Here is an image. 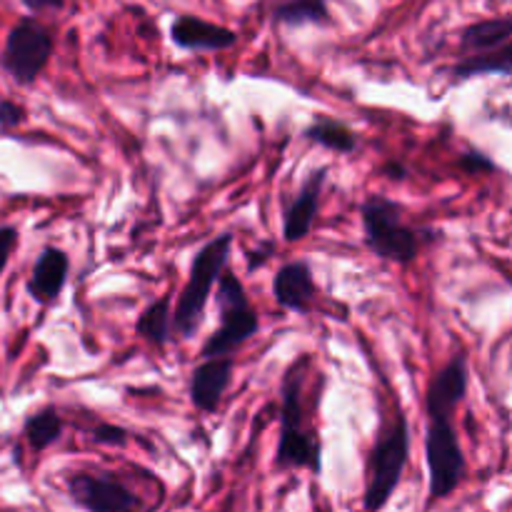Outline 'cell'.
Here are the masks:
<instances>
[{"label":"cell","mask_w":512,"mask_h":512,"mask_svg":"<svg viewBox=\"0 0 512 512\" xmlns=\"http://www.w3.org/2000/svg\"><path fill=\"white\" fill-rule=\"evenodd\" d=\"M23 435L33 450H45L63 435V418L55 408L35 410L33 415L25 418Z\"/></svg>","instance_id":"20"},{"label":"cell","mask_w":512,"mask_h":512,"mask_svg":"<svg viewBox=\"0 0 512 512\" xmlns=\"http://www.w3.org/2000/svg\"><path fill=\"white\" fill-rule=\"evenodd\" d=\"M53 55V35L35 18L18 20L3 48V68L15 83L33 85Z\"/></svg>","instance_id":"7"},{"label":"cell","mask_w":512,"mask_h":512,"mask_svg":"<svg viewBox=\"0 0 512 512\" xmlns=\"http://www.w3.org/2000/svg\"><path fill=\"white\" fill-rule=\"evenodd\" d=\"M15 245H18V230L10 228V225L0 228V273H3L5 265H8V260H10V255H13Z\"/></svg>","instance_id":"24"},{"label":"cell","mask_w":512,"mask_h":512,"mask_svg":"<svg viewBox=\"0 0 512 512\" xmlns=\"http://www.w3.org/2000/svg\"><path fill=\"white\" fill-rule=\"evenodd\" d=\"M230 383H233V360H203L190 375V403L200 413H213L228 393Z\"/></svg>","instance_id":"12"},{"label":"cell","mask_w":512,"mask_h":512,"mask_svg":"<svg viewBox=\"0 0 512 512\" xmlns=\"http://www.w3.org/2000/svg\"><path fill=\"white\" fill-rule=\"evenodd\" d=\"M93 443L98 445H113V448H123V445H128V430L120 428V425H113V423H98L93 428Z\"/></svg>","instance_id":"22"},{"label":"cell","mask_w":512,"mask_h":512,"mask_svg":"<svg viewBox=\"0 0 512 512\" xmlns=\"http://www.w3.org/2000/svg\"><path fill=\"white\" fill-rule=\"evenodd\" d=\"M270 20L275 25H328L330 10L328 0H273Z\"/></svg>","instance_id":"16"},{"label":"cell","mask_w":512,"mask_h":512,"mask_svg":"<svg viewBox=\"0 0 512 512\" xmlns=\"http://www.w3.org/2000/svg\"><path fill=\"white\" fill-rule=\"evenodd\" d=\"M310 365L308 355L295 360L283 378V405H280V440L278 453H275V465L278 468H305L313 470L315 475L323 470V445L315 425L308 423L310 410L318 408L313 403L305 405V368Z\"/></svg>","instance_id":"1"},{"label":"cell","mask_w":512,"mask_h":512,"mask_svg":"<svg viewBox=\"0 0 512 512\" xmlns=\"http://www.w3.org/2000/svg\"><path fill=\"white\" fill-rule=\"evenodd\" d=\"M170 40L178 48L193 50V53H215V50L233 48L238 43V35L195 15H180L170 25Z\"/></svg>","instance_id":"10"},{"label":"cell","mask_w":512,"mask_h":512,"mask_svg":"<svg viewBox=\"0 0 512 512\" xmlns=\"http://www.w3.org/2000/svg\"><path fill=\"white\" fill-rule=\"evenodd\" d=\"M425 460L430 473L428 505H433L453 495L465 478V455L453 420H428Z\"/></svg>","instance_id":"6"},{"label":"cell","mask_w":512,"mask_h":512,"mask_svg":"<svg viewBox=\"0 0 512 512\" xmlns=\"http://www.w3.org/2000/svg\"><path fill=\"white\" fill-rule=\"evenodd\" d=\"M318 295V285L313 280V270L305 260L285 263L273 278V298L280 308L293 313H308Z\"/></svg>","instance_id":"13"},{"label":"cell","mask_w":512,"mask_h":512,"mask_svg":"<svg viewBox=\"0 0 512 512\" xmlns=\"http://www.w3.org/2000/svg\"><path fill=\"white\" fill-rule=\"evenodd\" d=\"M410 458V428L403 413L380 433L368 455V475H365V512H380L398 490L400 478Z\"/></svg>","instance_id":"3"},{"label":"cell","mask_w":512,"mask_h":512,"mask_svg":"<svg viewBox=\"0 0 512 512\" xmlns=\"http://www.w3.org/2000/svg\"><path fill=\"white\" fill-rule=\"evenodd\" d=\"M325 175H328V168H320L305 180V185L300 188V193L285 205L283 213V238L288 243H298L305 235L313 230L315 218L320 213V195H323Z\"/></svg>","instance_id":"11"},{"label":"cell","mask_w":512,"mask_h":512,"mask_svg":"<svg viewBox=\"0 0 512 512\" xmlns=\"http://www.w3.org/2000/svg\"><path fill=\"white\" fill-rule=\"evenodd\" d=\"M385 173H388L390 178H395V180L408 178V170H405V165H400V163H388V165H385Z\"/></svg>","instance_id":"27"},{"label":"cell","mask_w":512,"mask_h":512,"mask_svg":"<svg viewBox=\"0 0 512 512\" xmlns=\"http://www.w3.org/2000/svg\"><path fill=\"white\" fill-rule=\"evenodd\" d=\"M230 250H233V233H223L195 253L190 278L173 313V333L178 338H193L203 325L210 293H213V285L218 283L220 273L228 268Z\"/></svg>","instance_id":"2"},{"label":"cell","mask_w":512,"mask_h":512,"mask_svg":"<svg viewBox=\"0 0 512 512\" xmlns=\"http://www.w3.org/2000/svg\"><path fill=\"white\" fill-rule=\"evenodd\" d=\"M305 138H308L310 143L333 150V153H353V150L358 148V135H355L345 123H340V120L335 118H325V115H318V118L308 125Z\"/></svg>","instance_id":"17"},{"label":"cell","mask_w":512,"mask_h":512,"mask_svg":"<svg viewBox=\"0 0 512 512\" xmlns=\"http://www.w3.org/2000/svg\"><path fill=\"white\" fill-rule=\"evenodd\" d=\"M25 120L23 105L13 103V100H0V128H18Z\"/></svg>","instance_id":"23"},{"label":"cell","mask_w":512,"mask_h":512,"mask_svg":"<svg viewBox=\"0 0 512 512\" xmlns=\"http://www.w3.org/2000/svg\"><path fill=\"white\" fill-rule=\"evenodd\" d=\"M460 170H465L468 175H485V173H495L498 165H495L493 158H488L485 153L480 150H465L458 160Z\"/></svg>","instance_id":"21"},{"label":"cell","mask_w":512,"mask_h":512,"mask_svg":"<svg viewBox=\"0 0 512 512\" xmlns=\"http://www.w3.org/2000/svg\"><path fill=\"white\" fill-rule=\"evenodd\" d=\"M510 75L512 73V45L493 50V53L465 55L453 68V75L458 80L478 78V75Z\"/></svg>","instance_id":"19"},{"label":"cell","mask_w":512,"mask_h":512,"mask_svg":"<svg viewBox=\"0 0 512 512\" xmlns=\"http://www.w3.org/2000/svg\"><path fill=\"white\" fill-rule=\"evenodd\" d=\"M68 493L85 512H138L140 503L118 478L98 473H75L68 478Z\"/></svg>","instance_id":"8"},{"label":"cell","mask_w":512,"mask_h":512,"mask_svg":"<svg viewBox=\"0 0 512 512\" xmlns=\"http://www.w3.org/2000/svg\"><path fill=\"white\" fill-rule=\"evenodd\" d=\"M135 333L145 338L148 343L163 348L173 335V315H170V295H163L160 300L150 303L148 308L140 313L138 323H135Z\"/></svg>","instance_id":"18"},{"label":"cell","mask_w":512,"mask_h":512,"mask_svg":"<svg viewBox=\"0 0 512 512\" xmlns=\"http://www.w3.org/2000/svg\"><path fill=\"white\" fill-rule=\"evenodd\" d=\"M512 38V20L510 18H493L480 20V23L468 25L460 38V48L465 55L493 53V50L510 45Z\"/></svg>","instance_id":"15"},{"label":"cell","mask_w":512,"mask_h":512,"mask_svg":"<svg viewBox=\"0 0 512 512\" xmlns=\"http://www.w3.org/2000/svg\"><path fill=\"white\" fill-rule=\"evenodd\" d=\"M468 378V363L463 355L450 358V363L430 380L428 398H425L428 420H453L455 408L468 395Z\"/></svg>","instance_id":"9"},{"label":"cell","mask_w":512,"mask_h":512,"mask_svg":"<svg viewBox=\"0 0 512 512\" xmlns=\"http://www.w3.org/2000/svg\"><path fill=\"white\" fill-rule=\"evenodd\" d=\"M30 13H50V10H63L65 0H20Z\"/></svg>","instance_id":"26"},{"label":"cell","mask_w":512,"mask_h":512,"mask_svg":"<svg viewBox=\"0 0 512 512\" xmlns=\"http://www.w3.org/2000/svg\"><path fill=\"white\" fill-rule=\"evenodd\" d=\"M215 285H218L220 328L205 340L203 350H200V358L205 360L228 358L260 330V318L250 305L238 275L225 268Z\"/></svg>","instance_id":"4"},{"label":"cell","mask_w":512,"mask_h":512,"mask_svg":"<svg viewBox=\"0 0 512 512\" xmlns=\"http://www.w3.org/2000/svg\"><path fill=\"white\" fill-rule=\"evenodd\" d=\"M365 245L378 258L408 265L420 253V233L403 223V210L398 203L383 195H370L360 208Z\"/></svg>","instance_id":"5"},{"label":"cell","mask_w":512,"mask_h":512,"mask_svg":"<svg viewBox=\"0 0 512 512\" xmlns=\"http://www.w3.org/2000/svg\"><path fill=\"white\" fill-rule=\"evenodd\" d=\"M70 270V258L65 250L48 248L40 250L38 260L33 265V273H30L28 280V293L33 295L35 303L50 305L58 300L60 290L65 288V280H68Z\"/></svg>","instance_id":"14"},{"label":"cell","mask_w":512,"mask_h":512,"mask_svg":"<svg viewBox=\"0 0 512 512\" xmlns=\"http://www.w3.org/2000/svg\"><path fill=\"white\" fill-rule=\"evenodd\" d=\"M275 253V245L273 243H260L258 250H250L248 253V270L253 273V270L263 268L265 263H268V258H273Z\"/></svg>","instance_id":"25"}]
</instances>
